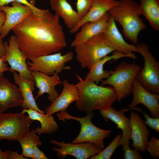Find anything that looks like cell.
Masks as SVG:
<instances>
[{"mask_svg": "<svg viewBox=\"0 0 159 159\" xmlns=\"http://www.w3.org/2000/svg\"><path fill=\"white\" fill-rule=\"evenodd\" d=\"M59 17L48 9L33 12L11 29L27 59L59 52L67 46Z\"/></svg>", "mask_w": 159, "mask_h": 159, "instance_id": "obj_1", "label": "cell"}, {"mask_svg": "<svg viewBox=\"0 0 159 159\" xmlns=\"http://www.w3.org/2000/svg\"><path fill=\"white\" fill-rule=\"evenodd\" d=\"M76 75L79 80L75 86L79 97L75 101V106L79 111L87 114L95 110H105L112 106L117 100V93L113 87L98 86Z\"/></svg>", "mask_w": 159, "mask_h": 159, "instance_id": "obj_2", "label": "cell"}, {"mask_svg": "<svg viewBox=\"0 0 159 159\" xmlns=\"http://www.w3.org/2000/svg\"><path fill=\"white\" fill-rule=\"evenodd\" d=\"M119 1L118 4L108 12L115 22L122 26L126 38L137 44L140 32L146 28L140 17L139 4L134 0Z\"/></svg>", "mask_w": 159, "mask_h": 159, "instance_id": "obj_3", "label": "cell"}, {"mask_svg": "<svg viewBox=\"0 0 159 159\" xmlns=\"http://www.w3.org/2000/svg\"><path fill=\"white\" fill-rule=\"evenodd\" d=\"M141 69L138 64L122 62L111 71L107 78L101 82V85L113 87L117 93V100L120 102L132 93L133 81Z\"/></svg>", "mask_w": 159, "mask_h": 159, "instance_id": "obj_4", "label": "cell"}, {"mask_svg": "<svg viewBox=\"0 0 159 159\" xmlns=\"http://www.w3.org/2000/svg\"><path fill=\"white\" fill-rule=\"evenodd\" d=\"M74 47L76 58L81 67L90 70L98 61L114 50L100 34Z\"/></svg>", "mask_w": 159, "mask_h": 159, "instance_id": "obj_5", "label": "cell"}, {"mask_svg": "<svg viewBox=\"0 0 159 159\" xmlns=\"http://www.w3.org/2000/svg\"><path fill=\"white\" fill-rule=\"evenodd\" d=\"M135 52L142 55L143 68L138 72L135 79L144 88L152 93H159V63L144 43L136 44Z\"/></svg>", "mask_w": 159, "mask_h": 159, "instance_id": "obj_6", "label": "cell"}, {"mask_svg": "<svg viewBox=\"0 0 159 159\" xmlns=\"http://www.w3.org/2000/svg\"><path fill=\"white\" fill-rule=\"evenodd\" d=\"M34 122L21 112L0 113V141H18L30 131Z\"/></svg>", "mask_w": 159, "mask_h": 159, "instance_id": "obj_7", "label": "cell"}, {"mask_svg": "<svg viewBox=\"0 0 159 159\" xmlns=\"http://www.w3.org/2000/svg\"><path fill=\"white\" fill-rule=\"evenodd\" d=\"M74 54L69 51L63 55L61 52L49 54L28 58L27 60L28 69L30 71H37L48 75H52L55 73H61L63 70L69 69L65 67L66 64L73 59Z\"/></svg>", "mask_w": 159, "mask_h": 159, "instance_id": "obj_8", "label": "cell"}, {"mask_svg": "<svg viewBox=\"0 0 159 159\" xmlns=\"http://www.w3.org/2000/svg\"><path fill=\"white\" fill-rule=\"evenodd\" d=\"M49 142L60 147L58 148L53 147L52 149L53 151L57 152V157L62 159L69 155L74 156L77 159H87L98 154L103 149L97 147L93 143L88 142L66 143L64 141L59 142L52 139Z\"/></svg>", "mask_w": 159, "mask_h": 159, "instance_id": "obj_9", "label": "cell"}, {"mask_svg": "<svg viewBox=\"0 0 159 159\" xmlns=\"http://www.w3.org/2000/svg\"><path fill=\"white\" fill-rule=\"evenodd\" d=\"M94 115V113L92 112L87 114L84 117H77L70 115L66 111L60 112L57 114L60 120L64 122H66V120L72 119L79 122L81 127L84 130L87 135L89 142L93 143L99 148L103 149L105 147L104 140L109 136L112 130H103L95 126L92 122Z\"/></svg>", "mask_w": 159, "mask_h": 159, "instance_id": "obj_10", "label": "cell"}, {"mask_svg": "<svg viewBox=\"0 0 159 159\" xmlns=\"http://www.w3.org/2000/svg\"><path fill=\"white\" fill-rule=\"evenodd\" d=\"M9 42L8 44L6 41L4 42L6 54L4 60V62H8L10 65L9 70L12 73L17 72L21 76L34 80L28 68L26 62L27 59L19 49L16 36L12 35Z\"/></svg>", "mask_w": 159, "mask_h": 159, "instance_id": "obj_11", "label": "cell"}, {"mask_svg": "<svg viewBox=\"0 0 159 159\" xmlns=\"http://www.w3.org/2000/svg\"><path fill=\"white\" fill-rule=\"evenodd\" d=\"M115 22L110 15L102 33L107 44L114 51L131 55L135 59H137V57L134 53L135 52V46L125 41Z\"/></svg>", "mask_w": 159, "mask_h": 159, "instance_id": "obj_12", "label": "cell"}, {"mask_svg": "<svg viewBox=\"0 0 159 159\" xmlns=\"http://www.w3.org/2000/svg\"><path fill=\"white\" fill-rule=\"evenodd\" d=\"M11 6H0V11L4 12L6 15L5 21L1 30L2 39L6 37L12 29L33 12L29 6L16 1L11 2Z\"/></svg>", "mask_w": 159, "mask_h": 159, "instance_id": "obj_13", "label": "cell"}, {"mask_svg": "<svg viewBox=\"0 0 159 159\" xmlns=\"http://www.w3.org/2000/svg\"><path fill=\"white\" fill-rule=\"evenodd\" d=\"M132 92L133 99L129 105V108L135 107L141 104L149 110L152 117H159V94L148 91L135 79L133 81Z\"/></svg>", "mask_w": 159, "mask_h": 159, "instance_id": "obj_14", "label": "cell"}, {"mask_svg": "<svg viewBox=\"0 0 159 159\" xmlns=\"http://www.w3.org/2000/svg\"><path fill=\"white\" fill-rule=\"evenodd\" d=\"M130 110L129 108H124L117 110L111 106L107 109L100 110V113L105 121L111 120L117 125L116 127L117 129L122 130V133L118 143L119 146L129 145L130 143L131 129L130 119L124 114L125 112Z\"/></svg>", "mask_w": 159, "mask_h": 159, "instance_id": "obj_15", "label": "cell"}, {"mask_svg": "<svg viewBox=\"0 0 159 159\" xmlns=\"http://www.w3.org/2000/svg\"><path fill=\"white\" fill-rule=\"evenodd\" d=\"M23 98L19 87L0 76V113L10 108L21 106Z\"/></svg>", "mask_w": 159, "mask_h": 159, "instance_id": "obj_16", "label": "cell"}, {"mask_svg": "<svg viewBox=\"0 0 159 159\" xmlns=\"http://www.w3.org/2000/svg\"><path fill=\"white\" fill-rule=\"evenodd\" d=\"M30 72L34 80L36 86L39 89L35 99L47 93L48 95L49 101L51 103L54 101L59 95L55 87L62 83L60 79L58 73H55L50 76L37 71H30Z\"/></svg>", "mask_w": 159, "mask_h": 159, "instance_id": "obj_17", "label": "cell"}, {"mask_svg": "<svg viewBox=\"0 0 159 159\" xmlns=\"http://www.w3.org/2000/svg\"><path fill=\"white\" fill-rule=\"evenodd\" d=\"M62 84L63 87L61 93L49 106L46 107L44 110L46 114L52 115L58 112L66 111L70 104L79 99V94L75 85L65 79Z\"/></svg>", "mask_w": 159, "mask_h": 159, "instance_id": "obj_18", "label": "cell"}, {"mask_svg": "<svg viewBox=\"0 0 159 159\" xmlns=\"http://www.w3.org/2000/svg\"><path fill=\"white\" fill-rule=\"evenodd\" d=\"M130 125L131 129V146L139 151L144 152L150 136V131L144 120L136 112L132 111L130 115Z\"/></svg>", "mask_w": 159, "mask_h": 159, "instance_id": "obj_19", "label": "cell"}, {"mask_svg": "<svg viewBox=\"0 0 159 159\" xmlns=\"http://www.w3.org/2000/svg\"><path fill=\"white\" fill-rule=\"evenodd\" d=\"M119 1L117 0H92L90 8L88 12L73 28L70 30L69 33H76L85 23L95 21L101 19L110 9L117 5Z\"/></svg>", "mask_w": 159, "mask_h": 159, "instance_id": "obj_20", "label": "cell"}, {"mask_svg": "<svg viewBox=\"0 0 159 159\" xmlns=\"http://www.w3.org/2000/svg\"><path fill=\"white\" fill-rule=\"evenodd\" d=\"M110 15L108 12L101 19L95 21L88 22L83 24L80 30L77 32L71 47H75L102 33Z\"/></svg>", "mask_w": 159, "mask_h": 159, "instance_id": "obj_21", "label": "cell"}, {"mask_svg": "<svg viewBox=\"0 0 159 159\" xmlns=\"http://www.w3.org/2000/svg\"><path fill=\"white\" fill-rule=\"evenodd\" d=\"M13 73L14 82L18 85L23 98L21 106L23 109H32L44 114L45 111L39 109L33 97V92L36 86L34 80L21 76L16 71Z\"/></svg>", "mask_w": 159, "mask_h": 159, "instance_id": "obj_22", "label": "cell"}, {"mask_svg": "<svg viewBox=\"0 0 159 159\" xmlns=\"http://www.w3.org/2000/svg\"><path fill=\"white\" fill-rule=\"evenodd\" d=\"M128 57L135 59L132 56L124 54L117 51L113 52L112 55H107L99 61L93 66L90 72L86 74L85 80L98 83L103 79L107 78L111 73V71L105 70L104 64L107 62L112 60L114 62L122 58Z\"/></svg>", "mask_w": 159, "mask_h": 159, "instance_id": "obj_23", "label": "cell"}, {"mask_svg": "<svg viewBox=\"0 0 159 159\" xmlns=\"http://www.w3.org/2000/svg\"><path fill=\"white\" fill-rule=\"evenodd\" d=\"M50 4L51 9L55 12L54 14L61 17L70 30L81 19L77 11L73 9L67 0H51Z\"/></svg>", "mask_w": 159, "mask_h": 159, "instance_id": "obj_24", "label": "cell"}, {"mask_svg": "<svg viewBox=\"0 0 159 159\" xmlns=\"http://www.w3.org/2000/svg\"><path fill=\"white\" fill-rule=\"evenodd\" d=\"M21 112L27 113L31 119L39 122L41 127H36L34 129L38 135L43 134H52L58 130V125L52 115L42 114L32 109L23 108Z\"/></svg>", "mask_w": 159, "mask_h": 159, "instance_id": "obj_25", "label": "cell"}, {"mask_svg": "<svg viewBox=\"0 0 159 159\" xmlns=\"http://www.w3.org/2000/svg\"><path fill=\"white\" fill-rule=\"evenodd\" d=\"M139 11L154 30H159V0H140Z\"/></svg>", "mask_w": 159, "mask_h": 159, "instance_id": "obj_26", "label": "cell"}, {"mask_svg": "<svg viewBox=\"0 0 159 159\" xmlns=\"http://www.w3.org/2000/svg\"><path fill=\"white\" fill-rule=\"evenodd\" d=\"M18 141L22 148V155L26 158L32 159L34 148L35 146H41L42 144L39 135L37 134L34 129L29 131L24 137Z\"/></svg>", "mask_w": 159, "mask_h": 159, "instance_id": "obj_27", "label": "cell"}, {"mask_svg": "<svg viewBox=\"0 0 159 159\" xmlns=\"http://www.w3.org/2000/svg\"><path fill=\"white\" fill-rule=\"evenodd\" d=\"M122 134H118L112 142L98 154L91 156L90 159H110L116 148L119 146L118 143Z\"/></svg>", "mask_w": 159, "mask_h": 159, "instance_id": "obj_28", "label": "cell"}, {"mask_svg": "<svg viewBox=\"0 0 159 159\" xmlns=\"http://www.w3.org/2000/svg\"><path fill=\"white\" fill-rule=\"evenodd\" d=\"M130 110H136L141 112L145 120L144 122L146 125L157 132H159V118L151 117L148 114L143 111L139 107H135L130 109Z\"/></svg>", "mask_w": 159, "mask_h": 159, "instance_id": "obj_29", "label": "cell"}, {"mask_svg": "<svg viewBox=\"0 0 159 159\" xmlns=\"http://www.w3.org/2000/svg\"><path fill=\"white\" fill-rule=\"evenodd\" d=\"M151 156L155 159L159 158V140L153 135L148 141L146 147Z\"/></svg>", "mask_w": 159, "mask_h": 159, "instance_id": "obj_30", "label": "cell"}, {"mask_svg": "<svg viewBox=\"0 0 159 159\" xmlns=\"http://www.w3.org/2000/svg\"><path fill=\"white\" fill-rule=\"evenodd\" d=\"M92 2V0H77V12L81 19L89 10Z\"/></svg>", "mask_w": 159, "mask_h": 159, "instance_id": "obj_31", "label": "cell"}, {"mask_svg": "<svg viewBox=\"0 0 159 159\" xmlns=\"http://www.w3.org/2000/svg\"><path fill=\"white\" fill-rule=\"evenodd\" d=\"M122 147L124 151L123 156L124 159H142L143 157L137 149H131L129 145H125Z\"/></svg>", "mask_w": 159, "mask_h": 159, "instance_id": "obj_32", "label": "cell"}, {"mask_svg": "<svg viewBox=\"0 0 159 159\" xmlns=\"http://www.w3.org/2000/svg\"><path fill=\"white\" fill-rule=\"evenodd\" d=\"M33 159H48L43 151L40 150L37 146H35L33 149Z\"/></svg>", "mask_w": 159, "mask_h": 159, "instance_id": "obj_33", "label": "cell"}, {"mask_svg": "<svg viewBox=\"0 0 159 159\" xmlns=\"http://www.w3.org/2000/svg\"><path fill=\"white\" fill-rule=\"evenodd\" d=\"M15 0L22 4L26 5L30 7L33 10V13L34 14H40L42 13L44 11V9H41L36 7L32 4L30 3L27 0Z\"/></svg>", "mask_w": 159, "mask_h": 159, "instance_id": "obj_34", "label": "cell"}, {"mask_svg": "<svg viewBox=\"0 0 159 159\" xmlns=\"http://www.w3.org/2000/svg\"><path fill=\"white\" fill-rule=\"evenodd\" d=\"M5 56L0 57V76H3L4 72L9 71L7 64L4 61Z\"/></svg>", "mask_w": 159, "mask_h": 159, "instance_id": "obj_35", "label": "cell"}, {"mask_svg": "<svg viewBox=\"0 0 159 159\" xmlns=\"http://www.w3.org/2000/svg\"><path fill=\"white\" fill-rule=\"evenodd\" d=\"M28 158L23 156L21 154L14 151H10L9 159H27Z\"/></svg>", "mask_w": 159, "mask_h": 159, "instance_id": "obj_36", "label": "cell"}, {"mask_svg": "<svg viewBox=\"0 0 159 159\" xmlns=\"http://www.w3.org/2000/svg\"><path fill=\"white\" fill-rule=\"evenodd\" d=\"M6 18V15L4 12L0 11V42H2L0 36V31L3 25L4 24Z\"/></svg>", "mask_w": 159, "mask_h": 159, "instance_id": "obj_37", "label": "cell"}, {"mask_svg": "<svg viewBox=\"0 0 159 159\" xmlns=\"http://www.w3.org/2000/svg\"><path fill=\"white\" fill-rule=\"evenodd\" d=\"M10 151L6 150L4 151L0 148V159H9Z\"/></svg>", "mask_w": 159, "mask_h": 159, "instance_id": "obj_38", "label": "cell"}, {"mask_svg": "<svg viewBox=\"0 0 159 159\" xmlns=\"http://www.w3.org/2000/svg\"><path fill=\"white\" fill-rule=\"evenodd\" d=\"M6 54V50L4 42H0V57L5 56Z\"/></svg>", "mask_w": 159, "mask_h": 159, "instance_id": "obj_39", "label": "cell"}, {"mask_svg": "<svg viewBox=\"0 0 159 159\" xmlns=\"http://www.w3.org/2000/svg\"><path fill=\"white\" fill-rule=\"evenodd\" d=\"M15 1V0H0V6L7 5L9 3Z\"/></svg>", "mask_w": 159, "mask_h": 159, "instance_id": "obj_40", "label": "cell"}]
</instances>
